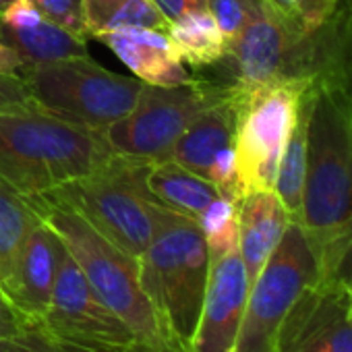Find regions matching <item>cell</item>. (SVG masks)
Wrapping results in <instances>:
<instances>
[{"label":"cell","instance_id":"6da1fadb","mask_svg":"<svg viewBox=\"0 0 352 352\" xmlns=\"http://www.w3.org/2000/svg\"><path fill=\"white\" fill-rule=\"evenodd\" d=\"M321 280L352 290V87L313 85L300 214Z\"/></svg>","mask_w":352,"mask_h":352},{"label":"cell","instance_id":"7a4b0ae2","mask_svg":"<svg viewBox=\"0 0 352 352\" xmlns=\"http://www.w3.org/2000/svg\"><path fill=\"white\" fill-rule=\"evenodd\" d=\"M112 153L102 131L42 110L0 114V179L23 197L85 176Z\"/></svg>","mask_w":352,"mask_h":352},{"label":"cell","instance_id":"3957f363","mask_svg":"<svg viewBox=\"0 0 352 352\" xmlns=\"http://www.w3.org/2000/svg\"><path fill=\"white\" fill-rule=\"evenodd\" d=\"M25 199L32 210L58 234L96 294L126 323L139 344L170 352H189L172 344L166 336L153 305L143 292L137 257L116 247L75 210L48 197L46 193Z\"/></svg>","mask_w":352,"mask_h":352},{"label":"cell","instance_id":"277c9868","mask_svg":"<svg viewBox=\"0 0 352 352\" xmlns=\"http://www.w3.org/2000/svg\"><path fill=\"white\" fill-rule=\"evenodd\" d=\"M139 267L143 292L166 336L191 352L210 276V251L197 220L155 206L153 236Z\"/></svg>","mask_w":352,"mask_h":352},{"label":"cell","instance_id":"5b68a950","mask_svg":"<svg viewBox=\"0 0 352 352\" xmlns=\"http://www.w3.org/2000/svg\"><path fill=\"white\" fill-rule=\"evenodd\" d=\"M149 164L112 153L94 172L46 191V195L75 210L100 234L141 259L153 236L157 206L145 187Z\"/></svg>","mask_w":352,"mask_h":352},{"label":"cell","instance_id":"8992f818","mask_svg":"<svg viewBox=\"0 0 352 352\" xmlns=\"http://www.w3.org/2000/svg\"><path fill=\"white\" fill-rule=\"evenodd\" d=\"M19 77L42 112L96 131L124 118L145 85L139 77L100 67L91 56L25 65Z\"/></svg>","mask_w":352,"mask_h":352},{"label":"cell","instance_id":"52a82bcc","mask_svg":"<svg viewBox=\"0 0 352 352\" xmlns=\"http://www.w3.org/2000/svg\"><path fill=\"white\" fill-rule=\"evenodd\" d=\"M319 280V257L302 226L290 222L249 288L234 352H276L288 313Z\"/></svg>","mask_w":352,"mask_h":352},{"label":"cell","instance_id":"ba28073f","mask_svg":"<svg viewBox=\"0 0 352 352\" xmlns=\"http://www.w3.org/2000/svg\"><path fill=\"white\" fill-rule=\"evenodd\" d=\"M228 91L230 87L204 75H193L179 85L145 83L135 108L102 133L114 153L162 162L170 157L191 122Z\"/></svg>","mask_w":352,"mask_h":352},{"label":"cell","instance_id":"9c48e42d","mask_svg":"<svg viewBox=\"0 0 352 352\" xmlns=\"http://www.w3.org/2000/svg\"><path fill=\"white\" fill-rule=\"evenodd\" d=\"M305 83H265L251 89H232L236 106L234 153L245 195L274 189L278 164L296 118Z\"/></svg>","mask_w":352,"mask_h":352},{"label":"cell","instance_id":"30bf717a","mask_svg":"<svg viewBox=\"0 0 352 352\" xmlns=\"http://www.w3.org/2000/svg\"><path fill=\"white\" fill-rule=\"evenodd\" d=\"M40 323L71 342L108 350H126L137 342L126 323L96 294L67 247L60 255L50 307Z\"/></svg>","mask_w":352,"mask_h":352},{"label":"cell","instance_id":"8fae6325","mask_svg":"<svg viewBox=\"0 0 352 352\" xmlns=\"http://www.w3.org/2000/svg\"><path fill=\"white\" fill-rule=\"evenodd\" d=\"M276 352H352V290L319 280L288 313Z\"/></svg>","mask_w":352,"mask_h":352},{"label":"cell","instance_id":"7c38bea8","mask_svg":"<svg viewBox=\"0 0 352 352\" xmlns=\"http://www.w3.org/2000/svg\"><path fill=\"white\" fill-rule=\"evenodd\" d=\"M247 296L249 278L239 249L210 259V276L191 352H234Z\"/></svg>","mask_w":352,"mask_h":352},{"label":"cell","instance_id":"4fadbf2b","mask_svg":"<svg viewBox=\"0 0 352 352\" xmlns=\"http://www.w3.org/2000/svg\"><path fill=\"white\" fill-rule=\"evenodd\" d=\"M63 251L65 245L58 234L40 218L25 241L13 284L7 292L28 323L42 321L50 307Z\"/></svg>","mask_w":352,"mask_h":352},{"label":"cell","instance_id":"5bb4252c","mask_svg":"<svg viewBox=\"0 0 352 352\" xmlns=\"http://www.w3.org/2000/svg\"><path fill=\"white\" fill-rule=\"evenodd\" d=\"M96 40L106 44L143 83L179 85L193 77L166 30L124 28L100 34Z\"/></svg>","mask_w":352,"mask_h":352},{"label":"cell","instance_id":"9a60e30c","mask_svg":"<svg viewBox=\"0 0 352 352\" xmlns=\"http://www.w3.org/2000/svg\"><path fill=\"white\" fill-rule=\"evenodd\" d=\"M239 253L243 257L249 288L259 276L261 267L278 247L284 230L292 222L290 214L274 193L251 191L239 204Z\"/></svg>","mask_w":352,"mask_h":352},{"label":"cell","instance_id":"2e32d148","mask_svg":"<svg viewBox=\"0 0 352 352\" xmlns=\"http://www.w3.org/2000/svg\"><path fill=\"white\" fill-rule=\"evenodd\" d=\"M234 126H236V106H234V91L230 89L224 98L208 106L191 122V126L172 147L168 160L208 179L214 157L224 147L234 143Z\"/></svg>","mask_w":352,"mask_h":352},{"label":"cell","instance_id":"e0dca14e","mask_svg":"<svg viewBox=\"0 0 352 352\" xmlns=\"http://www.w3.org/2000/svg\"><path fill=\"white\" fill-rule=\"evenodd\" d=\"M145 187L157 206L185 214L193 220H197L212 201L222 197L212 181L172 160L149 164Z\"/></svg>","mask_w":352,"mask_h":352},{"label":"cell","instance_id":"ac0fdd59","mask_svg":"<svg viewBox=\"0 0 352 352\" xmlns=\"http://www.w3.org/2000/svg\"><path fill=\"white\" fill-rule=\"evenodd\" d=\"M0 42L11 46L25 65L54 63L67 58H87V44L83 38L73 36L50 19H42L34 28L15 30L0 23Z\"/></svg>","mask_w":352,"mask_h":352},{"label":"cell","instance_id":"d6986e66","mask_svg":"<svg viewBox=\"0 0 352 352\" xmlns=\"http://www.w3.org/2000/svg\"><path fill=\"white\" fill-rule=\"evenodd\" d=\"M166 34L179 50L183 63L195 73L220 63L228 52V40L208 9L191 11L170 21Z\"/></svg>","mask_w":352,"mask_h":352},{"label":"cell","instance_id":"ffe728a7","mask_svg":"<svg viewBox=\"0 0 352 352\" xmlns=\"http://www.w3.org/2000/svg\"><path fill=\"white\" fill-rule=\"evenodd\" d=\"M309 116H311V87L302 94L294 124L286 139L278 174L274 183V193L290 214L292 222L298 220L300 201H302V185L307 172V133H309Z\"/></svg>","mask_w":352,"mask_h":352},{"label":"cell","instance_id":"44dd1931","mask_svg":"<svg viewBox=\"0 0 352 352\" xmlns=\"http://www.w3.org/2000/svg\"><path fill=\"white\" fill-rule=\"evenodd\" d=\"M40 216L28 199L0 179V288L9 292L25 241Z\"/></svg>","mask_w":352,"mask_h":352},{"label":"cell","instance_id":"7402d4cb","mask_svg":"<svg viewBox=\"0 0 352 352\" xmlns=\"http://www.w3.org/2000/svg\"><path fill=\"white\" fill-rule=\"evenodd\" d=\"M83 17L87 38L124 28L168 30L166 17L151 0H83Z\"/></svg>","mask_w":352,"mask_h":352},{"label":"cell","instance_id":"603a6c76","mask_svg":"<svg viewBox=\"0 0 352 352\" xmlns=\"http://www.w3.org/2000/svg\"><path fill=\"white\" fill-rule=\"evenodd\" d=\"M197 224L204 232L210 259L239 249V208L234 201L218 197L197 218Z\"/></svg>","mask_w":352,"mask_h":352},{"label":"cell","instance_id":"cb8c5ba5","mask_svg":"<svg viewBox=\"0 0 352 352\" xmlns=\"http://www.w3.org/2000/svg\"><path fill=\"white\" fill-rule=\"evenodd\" d=\"M263 3L290 32L300 36L323 28L340 9V0H263Z\"/></svg>","mask_w":352,"mask_h":352},{"label":"cell","instance_id":"d4e9b609","mask_svg":"<svg viewBox=\"0 0 352 352\" xmlns=\"http://www.w3.org/2000/svg\"><path fill=\"white\" fill-rule=\"evenodd\" d=\"M0 352H118L71 342L46 329L40 321L28 323L19 333L0 342Z\"/></svg>","mask_w":352,"mask_h":352},{"label":"cell","instance_id":"484cf974","mask_svg":"<svg viewBox=\"0 0 352 352\" xmlns=\"http://www.w3.org/2000/svg\"><path fill=\"white\" fill-rule=\"evenodd\" d=\"M208 179L216 185V189L220 191L222 197L239 204L245 197L243 185H241V176H239V168H236V153L234 147L228 145L224 147L212 162L210 166V174Z\"/></svg>","mask_w":352,"mask_h":352},{"label":"cell","instance_id":"4316f807","mask_svg":"<svg viewBox=\"0 0 352 352\" xmlns=\"http://www.w3.org/2000/svg\"><path fill=\"white\" fill-rule=\"evenodd\" d=\"M46 19L71 32L73 36L87 38L85 17H83V0H34Z\"/></svg>","mask_w":352,"mask_h":352},{"label":"cell","instance_id":"83f0119b","mask_svg":"<svg viewBox=\"0 0 352 352\" xmlns=\"http://www.w3.org/2000/svg\"><path fill=\"white\" fill-rule=\"evenodd\" d=\"M208 11L216 19L220 32L230 42L243 30L249 15V0H208Z\"/></svg>","mask_w":352,"mask_h":352},{"label":"cell","instance_id":"f1b7e54d","mask_svg":"<svg viewBox=\"0 0 352 352\" xmlns=\"http://www.w3.org/2000/svg\"><path fill=\"white\" fill-rule=\"evenodd\" d=\"M40 110L19 75H0V114Z\"/></svg>","mask_w":352,"mask_h":352},{"label":"cell","instance_id":"f546056e","mask_svg":"<svg viewBox=\"0 0 352 352\" xmlns=\"http://www.w3.org/2000/svg\"><path fill=\"white\" fill-rule=\"evenodd\" d=\"M44 19V13L38 9L34 0H13V3L0 13V23L15 30L34 28Z\"/></svg>","mask_w":352,"mask_h":352},{"label":"cell","instance_id":"4dcf8cb0","mask_svg":"<svg viewBox=\"0 0 352 352\" xmlns=\"http://www.w3.org/2000/svg\"><path fill=\"white\" fill-rule=\"evenodd\" d=\"M25 325H28V321L21 317V313L15 309V305L9 300L5 290L0 288V342L13 338Z\"/></svg>","mask_w":352,"mask_h":352},{"label":"cell","instance_id":"1f68e13d","mask_svg":"<svg viewBox=\"0 0 352 352\" xmlns=\"http://www.w3.org/2000/svg\"><path fill=\"white\" fill-rule=\"evenodd\" d=\"M151 3L166 17L168 23L174 21V19H179V17H183L185 13L208 9V0H151Z\"/></svg>","mask_w":352,"mask_h":352},{"label":"cell","instance_id":"d6a6232c","mask_svg":"<svg viewBox=\"0 0 352 352\" xmlns=\"http://www.w3.org/2000/svg\"><path fill=\"white\" fill-rule=\"evenodd\" d=\"M25 67V60L5 42H0V75H19Z\"/></svg>","mask_w":352,"mask_h":352},{"label":"cell","instance_id":"836d02e7","mask_svg":"<svg viewBox=\"0 0 352 352\" xmlns=\"http://www.w3.org/2000/svg\"><path fill=\"white\" fill-rule=\"evenodd\" d=\"M126 352H170V350H157V348H151V346H147V344L135 342L133 346L126 348Z\"/></svg>","mask_w":352,"mask_h":352},{"label":"cell","instance_id":"e575fe53","mask_svg":"<svg viewBox=\"0 0 352 352\" xmlns=\"http://www.w3.org/2000/svg\"><path fill=\"white\" fill-rule=\"evenodd\" d=\"M340 7L352 13V0H340Z\"/></svg>","mask_w":352,"mask_h":352},{"label":"cell","instance_id":"d590c367","mask_svg":"<svg viewBox=\"0 0 352 352\" xmlns=\"http://www.w3.org/2000/svg\"><path fill=\"white\" fill-rule=\"evenodd\" d=\"M11 3H13V0H0V13H3V11H5V9L11 5Z\"/></svg>","mask_w":352,"mask_h":352},{"label":"cell","instance_id":"8d00e7d4","mask_svg":"<svg viewBox=\"0 0 352 352\" xmlns=\"http://www.w3.org/2000/svg\"><path fill=\"white\" fill-rule=\"evenodd\" d=\"M118 352H126V350H118Z\"/></svg>","mask_w":352,"mask_h":352}]
</instances>
